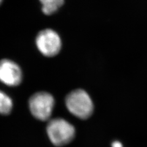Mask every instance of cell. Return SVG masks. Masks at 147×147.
<instances>
[{"label": "cell", "instance_id": "6da1fadb", "mask_svg": "<svg viewBox=\"0 0 147 147\" xmlns=\"http://www.w3.org/2000/svg\"><path fill=\"white\" fill-rule=\"evenodd\" d=\"M65 104L69 111L80 119H88L93 113V101L84 90L77 89L69 93L65 98Z\"/></svg>", "mask_w": 147, "mask_h": 147}, {"label": "cell", "instance_id": "7a4b0ae2", "mask_svg": "<svg viewBox=\"0 0 147 147\" xmlns=\"http://www.w3.org/2000/svg\"><path fill=\"white\" fill-rule=\"evenodd\" d=\"M50 140L56 146H63L71 142L76 134L75 127L70 123L60 118L50 120L47 125Z\"/></svg>", "mask_w": 147, "mask_h": 147}, {"label": "cell", "instance_id": "3957f363", "mask_svg": "<svg viewBox=\"0 0 147 147\" xmlns=\"http://www.w3.org/2000/svg\"><path fill=\"white\" fill-rule=\"evenodd\" d=\"M54 105L53 96L44 91L34 93L29 99V108L31 114L40 121H47L50 118Z\"/></svg>", "mask_w": 147, "mask_h": 147}, {"label": "cell", "instance_id": "277c9868", "mask_svg": "<svg viewBox=\"0 0 147 147\" xmlns=\"http://www.w3.org/2000/svg\"><path fill=\"white\" fill-rule=\"evenodd\" d=\"M36 44L39 52L47 57L57 55L61 48L60 37L51 29H45L39 32L36 37Z\"/></svg>", "mask_w": 147, "mask_h": 147}, {"label": "cell", "instance_id": "5b68a950", "mask_svg": "<svg viewBox=\"0 0 147 147\" xmlns=\"http://www.w3.org/2000/svg\"><path fill=\"white\" fill-rule=\"evenodd\" d=\"M22 80V72L17 63L10 59L0 61V82L9 86H16Z\"/></svg>", "mask_w": 147, "mask_h": 147}, {"label": "cell", "instance_id": "8992f818", "mask_svg": "<svg viewBox=\"0 0 147 147\" xmlns=\"http://www.w3.org/2000/svg\"><path fill=\"white\" fill-rule=\"evenodd\" d=\"M40 1L42 12L46 15H51L63 5L64 0H40Z\"/></svg>", "mask_w": 147, "mask_h": 147}, {"label": "cell", "instance_id": "52a82bcc", "mask_svg": "<svg viewBox=\"0 0 147 147\" xmlns=\"http://www.w3.org/2000/svg\"><path fill=\"white\" fill-rule=\"evenodd\" d=\"M12 107L13 102L11 98L0 91V113L8 115L11 113Z\"/></svg>", "mask_w": 147, "mask_h": 147}, {"label": "cell", "instance_id": "ba28073f", "mask_svg": "<svg viewBox=\"0 0 147 147\" xmlns=\"http://www.w3.org/2000/svg\"><path fill=\"white\" fill-rule=\"evenodd\" d=\"M112 147H123V145L120 142L114 141L112 144Z\"/></svg>", "mask_w": 147, "mask_h": 147}, {"label": "cell", "instance_id": "9c48e42d", "mask_svg": "<svg viewBox=\"0 0 147 147\" xmlns=\"http://www.w3.org/2000/svg\"><path fill=\"white\" fill-rule=\"evenodd\" d=\"M3 1V0H0V4H1L2 3V2Z\"/></svg>", "mask_w": 147, "mask_h": 147}]
</instances>
